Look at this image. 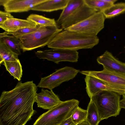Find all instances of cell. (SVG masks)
Instances as JSON below:
<instances>
[{
	"label": "cell",
	"mask_w": 125,
	"mask_h": 125,
	"mask_svg": "<svg viewBox=\"0 0 125 125\" xmlns=\"http://www.w3.org/2000/svg\"><path fill=\"white\" fill-rule=\"evenodd\" d=\"M97 61L103 65L104 70L125 74V63L118 60L107 51L98 56Z\"/></svg>",
	"instance_id": "4fadbf2b"
},
{
	"label": "cell",
	"mask_w": 125,
	"mask_h": 125,
	"mask_svg": "<svg viewBox=\"0 0 125 125\" xmlns=\"http://www.w3.org/2000/svg\"><path fill=\"white\" fill-rule=\"evenodd\" d=\"M77 125H90L86 121Z\"/></svg>",
	"instance_id": "4dcf8cb0"
},
{
	"label": "cell",
	"mask_w": 125,
	"mask_h": 125,
	"mask_svg": "<svg viewBox=\"0 0 125 125\" xmlns=\"http://www.w3.org/2000/svg\"><path fill=\"white\" fill-rule=\"evenodd\" d=\"M97 36L63 30L57 34L47 45L51 49H62L73 51L92 49L98 44Z\"/></svg>",
	"instance_id": "7a4b0ae2"
},
{
	"label": "cell",
	"mask_w": 125,
	"mask_h": 125,
	"mask_svg": "<svg viewBox=\"0 0 125 125\" xmlns=\"http://www.w3.org/2000/svg\"><path fill=\"white\" fill-rule=\"evenodd\" d=\"M105 19L102 12H96L80 22L63 30L97 36L104 27Z\"/></svg>",
	"instance_id": "52a82bcc"
},
{
	"label": "cell",
	"mask_w": 125,
	"mask_h": 125,
	"mask_svg": "<svg viewBox=\"0 0 125 125\" xmlns=\"http://www.w3.org/2000/svg\"><path fill=\"white\" fill-rule=\"evenodd\" d=\"M27 19L40 26H57L54 19L48 18L37 14H31L27 18Z\"/></svg>",
	"instance_id": "44dd1931"
},
{
	"label": "cell",
	"mask_w": 125,
	"mask_h": 125,
	"mask_svg": "<svg viewBox=\"0 0 125 125\" xmlns=\"http://www.w3.org/2000/svg\"><path fill=\"white\" fill-rule=\"evenodd\" d=\"M87 111L86 121L90 125H98L101 120L97 109L91 99L88 104Z\"/></svg>",
	"instance_id": "ffe728a7"
},
{
	"label": "cell",
	"mask_w": 125,
	"mask_h": 125,
	"mask_svg": "<svg viewBox=\"0 0 125 125\" xmlns=\"http://www.w3.org/2000/svg\"><path fill=\"white\" fill-rule=\"evenodd\" d=\"M40 26L25 27L20 29L14 32H8V34H12L16 38L32 33L37 30Z\"/></svg>",
	"instance_id": "484cf974"
},
{
	"label": "cell",
	"mask_w": 125,
	"mask_h": 125,
	"mask_svg": "<svg viewBox=\"0 0 125 125\" xmlns=\"http://www.w3.org/2000/svg\"><path fill=\"white\" fill-rule=\"evenodd\" d=\"M39 59H46L58 64L61 62H77L79 58L77 51L62 49H52L35 52Z\"/></svg>",
	"instance_id": "ba28073f"
},
{
	"label": "cell",
	"mask_w": 125,
	"mask_h": 125,
	"mask_svg": "<svg viewBox=\"0 0 125 125\" xmlns=\"http://www.w3.org/2000/svg\"><path fill=\"white\" fill-rule=\"evenodd\" d=\"M84 1L87 5L95 10L97 12H102L114 4L107 2L105 0H84Z\"/></svg>",
	"instance_id": "603a6c76"
},
{
	"label": "cell",
	"mask_w": 125,
	"mask_h": 125,
	"mask_svg": "<svg viewBox=\"0 0 125 125\" xmlns=\"http://www.w3.org/2000/svg\"><path fill=\"white\" fill-rule=\"evenodd\" d=\"M62 101L52 90L43 89L40 93H37L35 99V102L37 103L38 107L46 110L52 108Z\"/></svg>",
	"instance_id": "5bb4252c"
},
{
	"label": "cell",
	"mask_w": 125,
	"mask_h": 125,
	"mask_svg": "<svg viewBox=\"0 0 125 125\" xmlns=\"http://www.w3.org/2000/svg\"><path fill=\"white\" fill-rule=\"evenodd\" d=\"M84 80L86 92L90 98L99 92L104 91L114 92L120 95H122L125 93V91L115 88L95 77L86 75Z\"/></svg>",
	"instance_id": "7c38bea8"
},
{
	"label": "cell",
	"mask_w": 125,
	"mask_h": 125,
	"mask_svg": "<svg viewBox=\"0 0 125 125\" xmlns=\"http://www.w3.org/2000/svg\"><path fill=\"white\" fill-rule=\"evenodd\" d=\"M7 32L5 31L4 32L1 33L0 34V38H3L8 36V35Z\"/></svg>",
	"instance_id": "f546056e"
},
{
	"label": "cell",
	"mask_w": 125,
	"mask_h": 125,
	"mask_svg": "<svg viewBox=\"0 0 125 125\" xmlns=\"http://www.w3.org/2000/svg\"><path fill=\"white\" fill-rule=\"evenodd\" d=\"M59 125H76L73 121L71 117L66 119Z\"/></svg>",
	"instance_id": "83f0119b"
},
{
	"label": "cell",
	"mask_w": 125,
	"mask_h": 125,
	"mask_svg": "<svg viewBox=\"0 0 125 125\" xmlns=\"http://www.w3.org/2000/svg\"><path fill=\"white\" fill-rule=\"evenodd\" d=\"M34 23L27 19L23 20L14 18L10 19L0 24V27L8 32H14L25 27L36 26Z\"/></svg>",
	"instance_id": "9a60e30c"
},
{
	"label": "cell",
	"mask_w": 125,
	"mask_h": 125,
	"mask_svg": "<svg viewBox=\"0 0 125 125\" xmlns=\"http://www.w3.org/2000/svg\"><path fill=\"white\" fill-rule=\"evenodd\" d=\"M122 98L120 100V105L121 108L125 109V93L122 95Z\"/></svg>",
	"instance_id": "f1b7e54d"
},
{
	"label": "cell",
	"mask_w": 125,
	"mask_h": 125,
	"mask_svg": "<svg viewBox=\"0 0 125 125\" xmlns=\"http://www.w3.org/2000/svg\"><path fill=\"white\" fill-rule=\"evenodd\" d=\"M69 0H47L33 8L31 10L50 12L63 10Z\"/></svg>",
	"instance_id": "2e32d148"
},
{
	"label": "cell",
	"mask_w": 125,
	"mask_h": 125,
	"mask_svg": "<svg viewBox=\"0 0 125 125\" xmlns=\"http://www.w3.org/2000/svg\"><path fill=\"white\" fill-rule=\"evenodd\" d=\"M87 114V110L83 109L78 106L71 117L73 122L77 125L86 121Z\"/></svg>",
	"instance_id": "d4e9b609"
},
{
	"label": "cell",
	"mask_w": 125,
	"mask_h": 125,
	"mask_svg": "<svg viewBox=\"0 0 125 125\" xmlns=\"http://www.w3.org/2000/svg\"><path fill=\"white\" fill-rule=\"evenodd\" d=\"M62 30L57 26H40L34 31L17 38L20 40V49L24 52L47 45L54 36Z\"/></svg>",
	"instance_id": "277c9868"
},
{
	"label": "cell",
	"mask_w": 125,
	"mask_h": 125,
	"mask_svg": "<svg viewBox=\"0 0 125 125\" xmlns=\"http://www.w3.org/2000/svg\"><path fill=\"white\" fill-rule=\"evenodd\" d=\"M13 18L14 17L10 13L0 10V24L9 19Z\"/></svg>",
	"instance_id": "4316f807"
},
{
	"label": "cell",
	"mask_w": 125,
	"mask_h": 125,
	"mask_svg": "<svg viewBox=\"0 0 125 125\" xmlns=\"http://www.w3.org/2000/svg\"><path fill=\"white\" fill-rule=\"evenodd\" d=\"M47 0H0L5 11L10 13L27 12Z\"/></svg>",
	"instance_id": "8fae6325"
},
{
	"label": "cell",
	"mask_w": 125,
	"mask_h": 125,
	"mask_svg": "<svg viewBox=\"0 0 125 125\" xmlns=\"http://www.w3.org/2000/svg\"><path fill=\"white\" fill-rule=\"evenodd\" d=\"M1 40L4 42L14 52L19 55L21 54L20 51V41L19 39L13 36H8L1 38Z\"/></svg>",
	"instance_id": "cb8c5ba5"
},
{
	"label": "cell",
	"mask_w": 125,
	"mask_h": 125,
	"mask_svg": "<svg viewBox=\"0 0 125 125\" xmlns=\"http://www.w3.org/2000/svg\"><path fill=\"white\" fill-rule=\"evenodd\" d=\"M37 86L33 81H19L0 97V125H25L36 111L33 108Z\"/></svg>",
	"instance_id": "6da1fadb"
},
{
	"label": "cell",
	"mask_w": 125,
	"mask_h": 125,
	"mask_svg": "<svg viewBox=\"0 0 125 125\" xmlns=\"http://www.w3.org/2000/svg\"><path fill=\"white\" fill-rule=\"evenodd\" d=\"M125 12V3L120 2L114 4L102 12L106 18L115 17Z\"/></svg>",
	"instance_id": "7402d4cb"
},
{
	"label": "cell",
	"mask_w": 125,
	"mask_h": 125,
	"mask_svg": "<svg viewBox=\"0 0 125 125\" xmlns=\"http://www.w3.org/2000/svg\"><path fill=\"white\" fill-rule=\"evenodd\" d=\"M80 72L79 70L72 67H64L48 76L42 78L37 86L52 90L63 83L73 79Z\"/></svg>",
	"instance_id": "8992f818"
},
{
	"label": "cell",
	"mask_w": 125,
	"mask_h": 125,
	"mask_svg": "<svg viewBox=\"0 0 125 125\" xmlns=\"http://www.w3.org/2000/svg\"><path fill=\"white\" fill-rule=\"evenodd\" d=\"M120 95L114 92L104 91L90 98L97 109L101 121L119 114Z\"/></svg>",
	"instance_id": "5b68a950"
},
{
	"label": "cell",
	"mask_w": 125,
	"mask_h": 125,
	"mask_svg": "<svg viewBox=\"0 0 125 125\" xmlns=\"http://www.w3.org/2000/svg\"><path fill=\"white\" fill-rule=\"evenodd\" d=\"M3 64L7 70L14 79L20 81L22 76V66L19 59L14 61H4Z\"/></svg>",
	"instance_id": "e0dca14e"
},
{
	"label": "cell",
	"mask_w": 125,
	"mask_h": 125,
	"mask_svg": "<svg viewBox=\"0 0 125 125\" xmlns=\"http://www.w3.org/2000/svg\"><path fill=\"white\" fill-rule=\"evenodd\" d=\"M19 55L13 52L3 42L0 40V64L4 61H14L19 60Z\"/></svg>",
	"instance_id": "ac0fdd59"
},
{
	"label": "cell",
	"mask_w": 125,
	"mask_h": 125,
	"mask_svg": "<svg viewBox=\"0 0 125 125\" xmlns=\"http://www.w3.org/2000/svg\"><path fill=\"white\" fill-rule=\"evenodd\" d=\"M81 74L95 77L117 89L125 91V74L103 69L99 71H82Z\"/></svg>",
	"instance_id": "9c48e42d"
},
{
	"label": "cell",
	"mask_w": 125,
	"mask_h": 125,
	"mask_svg": "<svg viewBox=\"0 0 125 125\" xmlns=\"http://www.w3.org/2000/svg\"><path fill=\"white\" fill-rule=\"evenodd\" d=\"M97 12L84 2L72 12L57 27L64 29L80 22Z\"/></svg>",
	"instance_id": "30bf717a"
},
{
	"label": "cell",
	"mask_w": 125,
	"mask_h": 125,
	"mask_svg": "<svg viewBox=\"0 0 125 125\" xmlns=\"http://www.w3.org/2000/svg\"><path fill=\"white\" fill-rule=\"evenodd\" d=\"M84 2V0H69L66 6L63 10L58 19L56 21L57 27L72 12Z\"/></svg>",
	"instance_id": "d6986e66"
},
{
	"label": "cell",
	"mask_w": 125,
	"mask_h": 125,
	"mask_svg": "<svg viewBox=\"0 0 125 125\" xmlns=\"http://www.w3.org/2000/svg\"></svg>",
	"instance_id": "1f68e13d"
},
{
	"label": "cell",
	"mask_w": 125,
	"mask_h": 125,
	"mask_svg": "<svg viewBox=\"0 0 125 125\" xmlns=\"http://www.w3.org/2000/svg\"><path fill=\"white\" fill-rule=\"evenodd\" d=\"M79 103V101L75 99L62 101L41 115L33 125H59L71 116Z\"/></svg>",
	"instance_id": "3957f363"
}]
</instances>
